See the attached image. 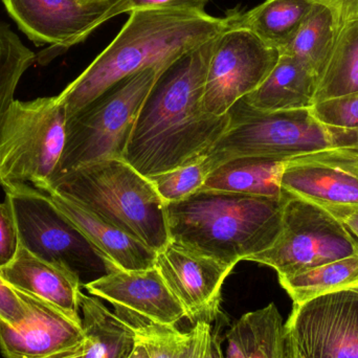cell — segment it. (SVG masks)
Returning a JSON list of instances; mask_svg holds the SVG:
<instances>
[{
  "instance_id": "obj_1",
  "label": "cell",
  "mask_w": 358,
  "mask_h": 358,
  "mask_svg": "<svg viewBox=\"0 0 358 358\" xmlns=\"http://www.w3.org/2000/svg\"><path fill=\"white\" fill-rule=\"evenodd\" d=\"M216 39L166 66L143 103L123 159L145 178L200 161L227 129L229 113L210 115L203 102Z\"/></svg>"
},
{
  "instance_id": "obj_2",
  "label": "cell",
  "mask_w": 358,
  "mask_h": 358,
  "mask_svg": "<svg viewBox=\"0 0 358 358\" xmlns=\"http://www.w3.org/2000/svg\"><path fill=\"white\" fill-rule=\"evenodd\" d=\"M231 27L229 17L176 10H140L113 41L61 94L67 119L113 84L150 67H166Z\"/></svg>"
},
{
  "instance_id": "obj_3",
  "label": "cell",
  "mask_w": 358,
  "mask_h": 358,
  "mask_svg": "<svg viewBox=\"0 0 358 358\" xmlns=\"http://www.w3.org/2000/svg\"><path fill=\"white\" fill-rule=\"evenodd\" d=\"M286 196L285 191L271 198L199 189L165 203L170 241L235 266L275 243Z\"/></svg>"
},
{
  "instance_id": "obj_4",
  "label": "cell",
  "mask_w": 358,
  "mask_h": 358,
  "mask_svg": "<svg viewBox=\"0 0 358 358\" xmlns=\"http://www.w3.org/2000/svg\"><path fill=\"white\" fill-rule=\"evenodd\" d=\"M50 189L71 198L155 252L169 244L165 202L150 179L123 159L84 166L57 180Z\"/></svg>"
},
{
  "instance_id": "obj_5",
  "label": "cell",
  "mask_w": 358,
  "mask_h": 358,
  "mask_svg": "<svg viewBox=\"0 0 358 358\" xmlns=\"http://www.w3.org/2000/svg\"><path fill=\"white\" fill-rule=\"evenodd\" d=\"M227 113V129L203 157L212 171L237 157L289 161L334 149L358 151L355 130L324 125L310 108L267 113L252 108L242 98Z\"/></svg>"
},
{
  "instance_id": "obj_6",
  "label": "cell",
  "mask_w": 358,
  "mask_h": 358,
  "mask_svg": "<svg viewBox=\"0 0 358 358\" xmlns=\"http://www.w3.org/2000/svg\"><path fill=\"white\" fill-rule=\"evenodd\" d=\"M164 69L150 67L121 80L67 119L64 150L50 187L84 166L123 159L141 107Z\"/></svg>"
},
{
  "instance_id": "obj_7",
  "label": "cell",
  "mask_w": 358,
  "mask_h": 358,
  "mask_svg": "<svg viewBox=\"0 0 358 358\" xmlns=\"http://www.w3.org/2000/svg\"><path fill=\"white\" fill-rule=\"evenodd\" d=\"M58 96L14 100L0 119V185L27 183L48 193L66 140Z\"/></svg>"
},
{
  "instance_id": "obj_8",
  "label": "cell",
  "mask_w": 358,
  "mask_h": 358,
  "mask_svg": "<svg viewBox=\"0 0 358 358\" xmlns=\"http://www.w3.org/2000/svg\"><path fill=\"white\" fill-rule=\"evenodd\" d=\"M357 254V240L331 213L287 193L277 240L248 261L273 267L278 275H287Z\"/></svg>"
},
{
  "instance_id": "obj_9",
  "label": "cell",
  "mask_w": 358,
  "mask_h": 358,
  "mask_svg": "<svg viewBox=\"0 0 358 358\" xmlns=\"http://www.w3.org/2000/svg\"><path fill=\"white\" fill-rule=\"evenodd\" d=\"M18 229L19 241L46 260L71 267L76 273L115 267L88 241L77 227L52 203L48 194L27 183L3 189Z\"/></svg>"
},
{
  "instance_id": "obj_10",
  "label": "cell",
  "mask_w": 358,
  "mask_h": 358,
  "mask_svg": "<svg viewBox=\"0 0 358 358\" xmlns=\"http://www.w3.org/2000/svg\"><path fill=\"white\" fill-rule=\"evenodd\" d=\"M285 330L288 358H358V288L294 306Z\"/></svg>"
},
{
  "instance_id": "obj_11",
  "label": "cell",
  "mask_w": 358,
  "mask_h": 358,
  "mask_svg": "<svg viewBox=\"0 0 358 358\" xmlns=\"http://www.w3.org/2000/svg\"><path fill=\"white\" fill-rule=\"evenodd\" d=\"M280 52L248 29L229 27L217 37L206 71L203 102L210 115L221 117L268 77Z\"/></svg>"
},
{
  "instance_id": "obj_12",
  "label": "cell",
  "mask_w": 358,
  "mask_h": 358,
  "mask_svg": "<svg viewBox=\"0 0 358 358\" xmlns=\"http://www.w3.org/2000/svg\"><path fill=\"white\" fill-rule=\"evenodd\" d=\"M121 0H2L10 18L37 46L67 50L108 21Z\"/></svg>"
},
{
  "instance_id": "obj_13",
  "label": "cell",
  "mask_w": 358,
  "mask_h": 358,
  "mask_svg": "<svg viewBox=\"0 0 358 358\" xmlns=\"http://www.w3.org/2000/svg\"><path fill=\"white\" fill-rule=\"evenodd\" d=\"M92 296L115 307L130 327L143 324L176 326L185 313L157 267L144 271L115 269L84 285Z\"/></svg>"
},
{
  "instance_id": "obj_14",
  "label": "cell",
  "mask_w": 358,
  "mask_h": 358,
  "mask_svg": "<svg viewBox=\"0 0 358 358\" xmlns=\"http://www.w3.org/2000/svg\"><path fill=\"white\" fill-rule=\"evenodd\" d=\"M155 267L192 324H210L220 313L221 289L234 265L170 241L157 254Z\"/></svg>"
},
{
  "instance_id": "obj_15",
  "label": "cell",
  "mask_w": 358,
  "mask_h": 358,
  "mask_svg": "<svg viewBox=\"0 0 358 358\" xmlns=\"http://www.w3.org/2000/svg\"><path fill=\"white\" fill-rule=\"evenodd\" d=\"M281 187L321 206H358V151L334 149L289 159Z\"/></svg>"
},
{
  "instance_id": "obj_16",
  "label": "cell",
  "mask_w": 358,
  "mask_h": 358,
  "mask_svg": "<svg viewBox=\"0 0 358 358\" xmlns=\"http://www.w3.org/2000/svg\"><path fill=\"white\" fill-rule=\"evenodd\" d=\"M17 292L27 304V317L17 328L0 322V351L4 357L48 358L84 344L82 320L33 294Z\"/></svg>"
},
{
  "instance_id": "obj_17",
  "label": "cell",
  "mask_w": 358,
  "mask_h": 358,
  "mask_svg": "<svg viewBox=\"0 0 358 358\" xmlns=\"http://www.w3.org/2000/svg\"><path fill=\"white\" fill-rule=\"evenodd\" d=\"M0 275L15 289L33 294L81 320V280L67 265L41 258L19 241L16 254L0 268Z\"/></svg>"
},
{
  "instance_id": "obj_18",
  "label": "cell",
  "mask_w": 358,
  "mask_h": 358,
  "mask_svg": "<svg viewBox=\"0 0 358 358\" xmlns=\"http://www.w3.org/2000/svg\"><path fill=\"white\" fill-rule=\"evenodd\" d=\"M46 194L115 268L144 271L155 266L157 252L146 244L99 218L71 198L55 189Z\"/></svg>"
},
{
  "instance_id": "obj_19",
  "label": "cell",
  "mask_w": 358,
  "mask_h": 358,
  "mask_svg": "<svg viewBox=\"0 0 358 358\" xmlns=\"http://www.w3.org/2000/svg\"><path fill=\"white\" fill-rule=\"evenodd\" d=\"M319 77L308 66L287 55H280L268 77L243 100L267 113L300 110L313 106Z\"/></svg>"
},
{
  "instance_id": "obj_20",
  "label": "cell",
  "mask_w": 358,
  "mask_h": 358,
  "mask_svg": "<svg viewBox=\"0 0 358 358\" xmlns=\"http://www.w3.org/2000/svg\"><path fill=\"white\" fill-rule=\"evenodd\" d=\"M224 358H288L285 324L273 303L234 324Z\"/></svg>"
},
{
  "instance_id": "obj_21",
  "label": "cell",
  "mask_w": 358,
  "mask_h": 358,
  "mask_svg": "<svg viewBox=\"0 0 358 358\" xmlns=\"http://www.w3.org/2000/svg\"><path fill=\"white\" fill-rule=\"evenodd\" d=\"M287 162L275 157H237L210 172L201 189L281 198V179Z\"/></svg>"
},
{
  "instance_id": "obj_22",
  "label": "cell",
  "mask_w": 358,
  "mask_h": 358,
  "mask_svg": "<svg viewBox=\"0 0 358 358\" xmlns=\"http://www.w3.org/2000/svg\"><path fill=\"white\" fill-rule=\"evenodd\" d=\"M315 2L311 0H266L248 12L231 10V27L248 29L261 41L281 50L294 39Z\"/></svg>"
},
{
  "instance_id": "obj_23",
  "label": "cell",
  "mask_w": 358,
  "mask_h": 358,
  "mask_svg": "<svg viewBox=\"0 0 358 358\" xmlns=\"http://www.w3.org/2000/svg\"><path fill=\"white\" fill-rule=\"evenodd\" d=\"M80 313L84 332L82 358H128L138 344L129 325L111 313L94 296H80Z\"/></svg>"
},
{
  "instance_id": "obj_24",
  "label": "cell",
  "mask_w": 358,
  "mask_h": 358,
  "mask_svg": "<svg viewBox=\"0 0 358 358\" xmlns=\"http://www.w3.org/2000/svg\"><path fill=\"white\" fill-rule=\"evenodd\" d=\"M279 281L294 301V306L326 294L355 289L358 288V254L292 275H279Z\"/></svg>"
},
{
  "instance_id": "obj_25",
  "label": "cell",
  "mask_w": 358,
  "mask_h": 358,
  "mask_svg": "<svg viewBox=\"0 0 358 358\" xmlns=\"http://www.w3.org/2000/svg\"><path fill=\"white\" fill-rule=\"evenodd\" d=\"M358 92V19L341 25L313 105Z\"/></svg>"
},
{
  "instance_id": "obj_26",
  "label": "cell",
  "mask_w": 358,
  "mask_h": 358,
  "mask_svg": "<svg viewBox=\"0 0 358 358\" xmlns=\"http://www.w3.org/2000/svg\"><path fill=\"white\" fill-rule=\"evenodd\" d=\"M338 27L327 6L315 3L298 33L280 55L294 57L321 77L336 41Z\"/></svg>"
},
{
  "instance_id": "obj_27",
  "label": "cell",
  "mask_w": 358,
  "mask_h": 358,
  "mask_svg": "<svg viewBox=\"0 0 358 358\" xmlns=\"http://www.w3.org/2000/svg\"><path fill=\"white\" fill-rule=\"evenodd\" d=\"M35 59L10 25L0 21V119L15 100L17 86Z\"/></svg>"
},
{
  "instance_id": "obj_28",
  "label": "cell",
  "mask_w": 358,
  "mask_h": 358,
  "mask_svg": "<svg viewBox=\"0 0 358 358\" xmlns=\"http://www.w3.org/2000/svg\"><path fill=\"white\" fill-rule=\"evenodd\" d=\"M132 329L150 358H193V329L183 334L176 326L157 324H143Z\"/></svg>"
},
{
  "instance_id": "obj_29",
  "label": "cell",
  "mask_w": 358,
  "mask_h": 358,
  "mask_svg": "<svg viewBox=\"0 0 358 358\" xmlns=\"http://www.w3.org/2000/svg\"><path fill=\"white\" fill-rule=\"evenodd\" d=\"M212 172L203 159L191 165L148 178L165 203L180 201L203 187Z\"/></svg>"
},
{
  "instance_id": "obj_30",
  "label": "cell",
  "mask_w": 358,
  "mask_h": 358,
  "mask_svg": "<svg viewBox=\"0 0 358 358\" xmlns=\"http://www.w3.org/2000/svg\"><path fill=\"white\" fill-rule=\"evenodd\" d=\"M310 111L324 125L358 131V92L317 103Z\"/></svg>"
},
{
  "instance_id": "obj_31",
  "label": "cell",
  "mask_w": 358,
  "mask_h": 358,
  "mask_svg": "<svg viewBox=\"0 0 358 358\" xmlns=\"http://www.w3.org/2000/svg\"><path fill=\"white\" fill-rule=\"evenodd\" d=\"M208 0H121L111 12V17L140 10H176L204 13Z\"/></svg>"
},
{
  "instance_id": "obj_32",
  "label": "cell",
  "mask_w": 358,
  "mask_h": 358,
  "mask_svg": "<svg viewBox=\"0 0 358 358\" xmlns=\"http://www.w3.org/2000/svg\"><path fill=\"white\" fill-rule=\"evenodd\" d=\"M19 245L18 229L10 201L0 202V268L8 264Z\"/></svg>"
},
{
  "instance_id": "obj_33",
  "label": "cell",
  "mask_w": 358,
  "mask_h": 358,
  "mask_svg": "<svg viewBox=\"0 0 358 358\" xmlns=\"http://www.w3.org/2000/svg\"><path fill=\"white\" fill-rule=\"evenodd\" d=\"M27 317V304L18 292L0 275V322L17 328Z\"/></svg>"
},
{
  "instance_id": "obj_34",
  "label": "cell",
  "mask_w": 358,
  "mask_h": 358,
  "mask_svg": "<svg viewBox=\"0 0 358 358\" xmlns=\"http://www.w3.org/2000/svg\"><path fill=\"white\" fill-rule=\"evenodd\" d=\"M193 358H224L218 338L213 332L210 324L199 322L193 327Z\"/></svg>"
},
{
  "instance_id": "obj_35",
  "label": "cell",
  "mask_w": 358,
  "mask_h": 358,
  "mask_svg": "<svg viewBox=\"0 0 358 358\" xmlns=\"http://www.w3.org/2000/svg\"><path fill=\"white\" fill-rule=\"evenodd\" d=\"M315 3L327 6L340 27L344 23L358 19V0H311Z\"/></svg>"
},
{
  "instance_id": "obj_36",
  "label": "cell",
  "mask_w": 358,
  "mask_h": 358,
  "mask_svg": "<svg viewBox=\"0 0 358 358\" xmlns=\"http://www.w3.org/2000/svg\"><path fill=\"white\" fill-rule=\"evenodd\" d=\"M321 206V204H320ZM331 213L358 241V206H322Z\"/></svg>"
},
{
  "instance_id": "obj_37",
  "label": "cell",
  "mask_w": 358,
  "mask_h": 358,
  "mask_svg": "<svg viewBox=\"0 0 358 358\" xmlns=\"http://www.w3.org/2000/svg\"><path fill=\"white\" fill-rule=\"evenodd\" d=\"M84 353V344L73 350L66 351V352L60 353V355H54L48 358H82Z\"/></svg>"
},
{
  "instance_id": "obj_38",
  "label": "cell",
  "mask_w": 358,
  "mask_h": 358,
  "mask_svg": "<svg viewBox=\"0 0 358 358\" xmlns=\"http://www.w3.org/2000/svg\"><path fill=\"white\" fill-rule=\"evenodd\" d=\"M128 358H150L149 357L148 353H147L146 349L143 346L142 344L138 342L136 348L132 351L131 355Z\"/></svg>"
}]
</instances>
